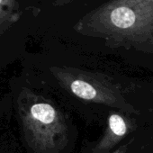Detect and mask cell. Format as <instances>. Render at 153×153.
<instances>
[{"instance_id":"obj_1","label":"cell","mask_w":153,"mask_h":153,"mask_svg":"<svg viewBox=\"0 0 153 153\" xmlns=\"http://www.w3.org/2000/svg\"><path fill=\"white\" fill-rule=\"evenodd\" d=\"M73 29L104 40L111 49L153 53V0H108L86 13Z\"/></svg>"},{"instance_id":"obj_2","label":"cell","mask_w":153,"mask_h":153,"mask_svg":"<svg viewBox=\"0 0 153 153\" xmlns=\"http://www.w3.org/2000/svg\"><path fill=\"white\" fill-rule=\"evenodd\" d=\"M56 75L61 85L79 99L118 108L129 114H138L126 99L122 88L103 74L67 68L59 69Z\"/></svg>"},{"instance_id":"obj_3","label":"cell","mask_w":153,"mask_h":153,"mask_svg":"<svg viewBox=\"0 0 153 153\" xmlns=\"http://www.w3.org/2000/svg\"><path fill=\"white\" fill-rule=\"evenodd\" d=\"M134 120L120 113H112L108 115L105 132L93 149L92 153H108L123 138L136 129Z\"/></svg>"},{"instance_id":"obj_4","label":"cell","mask_w":153,"mask_h":153,"mask_svg":"<svg viewBox=\"0 0 153 153\" xmlns=\"http://www.w3.org/2000/svg\"><path fill=\"white\" fill-rule=\"evenodd\" d=\"M128 148H129V144H125L123 146H121L115 151L111 152V153H128Z\"/></svg>"},{"instance_id":"obj_5","label":"cell","mask_w":153,"mask_h":153,"mask_svg":"<svg viewBox=\"0 0 153 153\" xmlns=\"http://www.w3.org/2000/svg\"><path fill=\"white\" fill-rule=\"evenodd\" d=\"M76 1H80V0H57L56 4L58 6H64V5H68V4L74 3Z\"/></svg>"},{"instance_id":"obj_6","label":"cell","mask_w":153,"mask_h":153,"mask_svg":"<svg viewBox=\"0 0 153 153\" xmlns=\"http://www.w3.org/2000/svg\"><path fill=\"white\" fill-rule=\"evenodd\" d=\"M2 2V0H0V3H1Z\"/></svg>"}]
</instances>
